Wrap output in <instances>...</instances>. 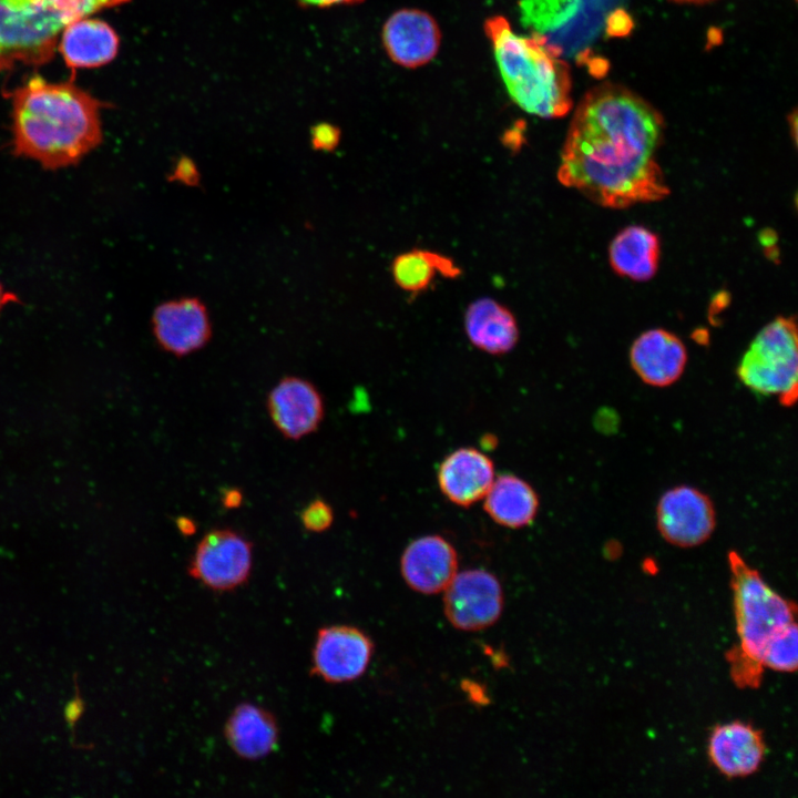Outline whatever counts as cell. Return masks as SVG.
<instances>
[{
  "instance_id": "f1b7e54d",
  "label": "cell",
  "mask_w": 798,
  "mask_h": 798,
  "mask_svg": "<svg viewBox=\"0 0 798 798\" xmlns=\"http://www.w3.org/2000/svg\"><path fill=\"white\" fill-rule=\"evenodd\" d=\"M304 6L326 8L335 4H355L364 0H299Z\"/></svg>"
},
{
  "instance_id": "4316f807",
  "label": "cell",
  "mask_w": 798,
  "mask_h": 798,
  "mask_svg": "<svg viewBox=\"0 0 798 798\" xmlns=\"http://www.w3.org/2000/svg\"><path fill=\"white\" fill-rule=\"evenodd\" d=\"M311 145L318 151H332L340 140V132L337 126L328 123H320L311 127Z\"/></svg>"
},
{
  "instance_id": "7c38bea8",
  "label": "cell",
  "mask_w": 798,
  "mask_h": 798,
  "mask_svg": "<svg viewBox=\"0 0 798 798\" xmlns=\"http://www.w3.org/2000/svg\"><path fill=\"white\" fill-rule=\"evenodd\" d=\"M152 330L163 350L184 357L207 345L212 337V323L201 299L181 297L163 301L154 309Z\"/></svg>"
},
{
  "instance_id": "603a6c76",
  "label": "cell",
  "mask_w": 798,
  "mask_h": 798,
  "mask_svg": "<svg viewBox=\"0 0 798 798\" xmlns=\"http://www.w3.org/2000/svg\"><path fill=\"white\" fill-rule=\"evenodd\" d=\"M391 274L399 288L416 294L426 290L438 275L457 278L461 269L448 256L413 248L395 257Z\"/></svg>"
},
{
  "instance_id": "5bb4252c",
  "label": "cell",
  "mask_w": 798,
  "mask_h": 798,
  "mask_svg": "<svg viewBox=\"0 0 798 798\" xmlns=\"http://www.w3.org/2000/svg\"><path fill=\"white\" fill-rule=\"evenodd\" d=\"M440 39L436 20L418 9L396 11L382 28V43L389 58L406 68H418L431 61Z\"/></svg>"
},
{
  "instance_id": "9a60e30c",
  "label": "cell",
  "mask_w": 798,
  "mask_h": 798,
  "mask_svg": "<svg viewBox=\"0 0 798 798\" xmlns=\"http://www.w3.org/2000/svg\"><path fill=\"white\" fill-rule=\"evenodd\" d=\"M630 364L643 383L666 388L683 376L687 365V350L675 334L653 328L642 332L633 341Z\"/></svg>"
},
{
  "instance_id": "3957f363",
  "label": "cell",
  "mask_w": 798,
  "mask_h": 798,
  "mask_svg": "<svg viewBox=\"0 0 798 798\" xmlns=\"http://www.w3.org/2000/svg\"><path fill=\"white\" fill-rule=\"evenodd\" d=\"M484 30L507 90L518 106L544 119L562 117L571 111V72L556 49L535 34L516 33L501 16L487 19Z\"/></svg>"
},
{
  "instance_id": "d4e9b609",
  "label": "cell",
  "mask_w": 798,
  "mask_h": 798,
  "mask_svg": "<svg viewBox=\"0 0 798 798\" xmlns=\"http://www.w3.org/2000/svg\"><path fill=\"white\" fill-rule=\"evenodd\" d=\"M335 520L331 505L317 498L311 500L300 512L303 528L313 533H323L330 529Z\"/></svg>"
},
{
  "instance_id": "484cf974",
  "label": "cell",
  "mask_w": 798,
  "mask_h": 798,
  "mask_svg": "<svg viewBox=\"0 0 798 798\" xmlns=\"http://www.w3.org/2000/svg\"><path fill=\"white\" fill-rule=\"evenodd\" d=\"M170 182H177L185 186H197L201 182V173L196 163L188 156H180L168 174Z\"/></svg>"
},
{
  "instance_id": "ffe728a7",
  "label": "cell",
  "mask_w": 798,
  "mask_h": 798,
  "mask_svg": "<svg viewBox=\"0 0 798 798\" xmlns=\"http://www.w3.org/2000/svg\"><path fill=\"white\" fill-rule=\"evenodd\" d=\"M483 510L497 524L508 529L530 525L540 509L535 489L524 479L503 473L497 475L482 499Z\"/></svg>"
},
{
  "instance_id": "9c48e42d",
  "label": "cell",
  "mask_w": 798,
  "mask_h": 798,
  "mask_svg": "<svg viewBox=\"0 0 798 798\" xmlns=\"http://www.w3.org/2000/svg\"><path fill=\"white\" fill-rule=\"evenodd\" d=\"M656 528L677 548H694L713 535L717 519L710 497L696 487L679 484L663 492L656 504Z\"/></svg>"
},
{
  "instance_id": "d6986e66",
  "label": "cell",
  "mask_w": 798,
  "mask_h": 798,
  "mask_svg": "<svg viewBox=\"0 0 798 798\" xmlns=\"http://www.w3.org/2000/svg\"><path fill=\"white\" fill-rule=\"evenodd\" d=\"M224 735L237 756L256 760L275 751L279 740V728L269 710L253 703H242L227 718Z\"/></svg>"
},
{
  "instance_id": "cb8c5ba5",
  "label": "cell",
  "mask_w": 798,
  "mask_h": 798,
  "mask_svg": "<svg viewBox=\"0 0 798 798\" xmlns=\"http://www.w3.org/2000/svg\"><path fill=\"white\" fill-rule=\"evenodd\" d=\"M761 666L776 672L794 673L798 666V628L791 622L776 632L765 645Z\"/></svg>"
},
{
  "instance_id": "4fadbf2b",
  "label": "cell",
  "mask_w": 798,
  "mask_h": 798,
  "mask_svg": "<svg viewBox=\"0 0 798 798\" xmlns=\"http://www.w3.org/2000/svg\"><path fill=\"white\" fill-rule=\"evenodd\" d=\"M454 546L439 534L412 540L400 557V572L407 585L421 594L443 592L458 572Z\"/></svg>"
},
{
  "instance_id": "52a82bcc",
  "label": "cell",
  "mask_w": 798,
  "mask_h": 798,
  "mask_svg": "<svg viewBox=\"0 0 798 798\" xmlns=\"http://www.w3.org/2000/svg\"><path fill=\"white\" fill-rule=\"evenodd\" d=\"M252 569V542L231 528H215L205 533L187 565L191 577L215 592L242 586Z\"/></svg>"
},
{
  "instance_id": "2e32d148",
  "label": "cell",
  "mask_w": 798,
  "mask_h": 798,
  "mask_svg": "<svg viewBox=\"0 0 798 798\" xmlns=\"http://www.w3.org/2000/svg\"><path fill=\"white\" fill-rule=\"evenodd\" d=\"M492 459L473 447H461L447 454L437 471L442 495L461 508L482 501L495 479Z\"/></svg>"
},
{
  "instance_id": "e0dca14e",
  "label": "cell",
  "mask_w": 798,
  "mask_h": 798,
  "mask_svg": "<svg viewBox=\"0 0 798 798\" xmlns=\"http://www.w3.org/2000/svg\"><path fill=\"white\" fill-rule=\"evenodd\" d=\"M707 754L714 767L728 778L756 773L766 754L761 730L751 724L734 720L715 726L708 737Z\"/></svg>"
},
{
  "instance_id": "ba28073f",
  "label": "cell",
  "mask_w": 798,
  "mask_h": 798,
  "mask_svg": "<svg viewBox=\"0 0 798 798\" xmlns=\"http://www.w3.org/2000/svg\"><path fill=\"white\" fill-rule=\"evenodd\" d=\"M443 592L444 615L457 630L478 632L488 628L502 614L501 583L484 569L458 571Z\"/></svg>"
},
{
  "instance_id": "83f0119b",
  "label": "cell",
  "mask_w": 798,
  "mask_h": 798,
  "mask_svg": "<svg viewBox=\"0 0 798 798\" xmlns=\"http://www.w3.org/2000/svg\"><path fill=\"white\" fill-rule=\"evenodd\" d=\"M243 499L244 497L239 489L229 488L223 491L222 504L226 509H236L241 507Z\"/></svg>"
},
{
  "instance_id": "8fae6325",
  "label": "cell",
  "mask_w": 798,
  "mask_h": 798,
  "mask_svg": "<svg viewBox=\"0 0 798 798\" xmlns=\"http://www.w3.org/2000/svg\"><path fill=\"white\" fill-rule=\"evenodd\" d=\"M266 408L270 421L286 439L298 441L316 432L325 418V401L308 379L285 376L269 390Z\"/></svg>"
},
{
  "instance_id": "1f68e13d",
  "label": "cell",
  "mask_w": 798,
  "mask_h": 798,
  "mask_svg": "<svg viewBox=\"0 0 798 798\" xmlns=\"http://www.w3.org/2000/svg\"><path fill=\"white\" fill-rule=\"evenodd\" d=\"M16 300H17V297L11 293L6 291L2 287V285L0 284V310L2 309V307L6 304H8L10 301H16Z\"/></svg>"
},
{
  "instance_id": "277c9868",
  "label": "cell",
  "mask_w": 798,
  "mask_h": 798,
  "mask_svg": "<svg viewBox=\"0 0 798 798\" xmlns=\"http://www.w3.org/2000/svg\"><path fill=\"white\" fill-rule=\"evenodd\" d=\"M728 564L738 643L726 658L738 687L757 688L764 673L763 649L776 632L795 621L796 605L773 590L737 551H729Z\"/></svg>"
},
{
  "instance_id": "f546056e",
  "label": "cell",
  "mask_w": 798,
  "mask_h": 798,
  "mask_svg": "<svg viewBox=\"0 0 798 798\" xmlns=\"http://www.w3.org/2000/svg\"><path fill=\"white\" fill-rule=\"evenodd\" d=\"M176 526L181 534L191 536L196 532V523L188 516H180L176 520Z\"/></svg>"
},
{
  "instance_id": "44dd1931",
  "label": "cell",
  "mask_w": 798,
  "mask_h": 798,
  "mask_svg": "<svg viewBox=\"0 0 798 798\" xmlns=\"http://www.w3.org/2000/svg\"><path fill=\"white\" fill-rule=\"evenodd\" d=\"M59 50L72 69L100 66L115 58L119 37L104 21L82 18L63 29Z\"/></svg>"
},
{
  "instance_id": "7402d4cb",
  "label": "cell",
  "mask_w": 798,
  "mask_h": 798,
  "mask_svg": "<svg viewBox=\"0 0 798 798\" xmlns=\"http://www.w3.org/2000/svg\"><path fill=\"white\" fill-rule=\"evenodd\" d=\"M659 254L658 236L638 225L617 233L608 248V259L614 272L636 282L648 280L655 275Z\"/></svg>"
},
{
  "instance_id": "30bf717a",
  "label": "cell",
  "mask_w": 798,
  "mask_h": 798,
  "mask_svg": "<svg viewBox=\"0 0 798 798\" xmlns=\"http://www.w3.org/2000/svg\"><path fill=\"white\" fill-rule=\"evenodd\" d=\"M370 636L356 626L336 624L318 630L311 652V675L331 684L356 681L374 655Z\"/></svg>"
},
{
  "instance_id": "5b68a950",
  "label": "cell",
  "mask_w": 798,
  "mask_h": 798,
  "mask_svg": "<svg viewBox=\"0 0 798 798\" xmlns=\"http://www.w3.org/2000/svg\"><path fill=\"white\" fill-rule=\"evenodd\" d=\"M130 0H0V71L48 62L70 23Z\"/></svg>"
},
{
  "instance_id": "7a4b0ae2",
  "label": "cell",
  "mask_w": 798,
  "mask_h": 798,
  "mask_svg": "<svg viewBox=\"0 0 798 798\" xmlns=\"http://www.w3.org/2000/svg\"><path fill=\"white\" fill-rule=\"evenodd\" d=\"M13 152L57 170L102 140L100 103L72 83L32 78L13 95Z\"/></svg>"
},
{
  "instance_id": "4dcf8cb0",
  "label": "cell",
  "mask_w": 798,
  "mask_h": 798,
  "mask_svg": "<svg viewBox=\"0 0 798 798\" xmlns=\"http://www.w3.org/2000/svg\"><path fill=\"white\" fill-rule=\"evenodd\" d=\"M66 719L74 722L78 719L79 714H81L82 710V702L81 699H75L69 703L68 707L65 708Z\"/></svg>"
},
{
  "instance_id": "6da1fadb",
  "label": "cell",
  "mask_w": 798,
  "mask_h": 798,
  "mask_svg": "<svg viewBox=\"0 0 798 798\" xmlns=\"http://www.w3.org/2000/svg\"><path fill=\"white\" fill-rule=\"evenodd\" d=\"M663 131L661 113L633 91L594 86L567 129L559 182L610 208L661 201L669 194L656 161Z\"/></svg>"
},
{
  "instance_id": "ac0fdd59",
  "label": "cell",
  "mask_w": 798,
  "mask_h": 798,
  "mask_svg": "<svg viewBox=\"0 0 798 798\" xmlns=\"http://www.w3.org/2000/svg\"><path fill=\"white\" fill-rule=\"evenodd\" d=\"M463 325L471 345L492 356L510 352L520 338L513 313L490 297L479 298L468 306Z\"/></svg>"
},
{
  "instance_id": "d6a6232c",
  "label": "cell",
  "mask_w": 798,
  "mask_h": 798,
  "mask_svg": "<svg viewBox=\"0 0 798 798\" xmlns=\"http://www.w3.org/2000/svg\"><path fill=\"white\" fill-rule=\"evenodd\" d=\"M677 3H685V4H704L709 3L715 0H671Z\"/></svg>"
},
{
  "instance_id": "8992f818",
  "label": "cell",
  "mask_w": 798,
  "mask_h": 798,
  "mask_svg": "<svg viewBox=\"0 0 798 798\" xmlns=\"http://www.w3.org/2000/svg\"><path fill=\"white\" fill-rule=\"evenodd\" d=\"M736 374L760 396H777L790 407L797 399L798 335L792 317H777L764 326L743 355Z\"/></svg>"
}]
</instances>
